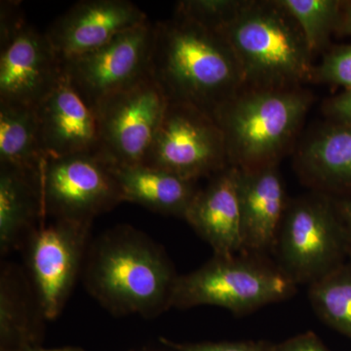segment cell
Instances as JSON below:
<instances>
[{"label":"cell","instance_id":"1","mask_svg":"<svg viewBox=\"0 0 351 351\" xmlns=\"http://www.w3.org/2000/svg\"><path fill=\"white\" fill-rule=\"evenodd\" d=\"M149 75L168 103L188 104L212 117L244 87L225 36L178 16L154 25Z\"/></svg>","mask_w":351,"mask_h":351},{"label":"cell","instance_id":"2","mask_svg":"<svg viewBox=\"0 0 351 351\" xmlns=\"http://www.w3.org/2000/svg\"><path fill=\"white\" fill-rule=\"evenodd\" d=\"M84 282L115 315L156 317L170 308L178 276L165 251L144 232L119 226L86 251Z\"/></svg>","mask_w":351,"mask_h":351},{"label":"cell","instance_id":"3","mask_svg":"<svg viewBox=\"0 0 351 351\" xmlns=\"http://www.w3.org/2000/svg\"><path fill=\"white\" fill-rule=\"evenodd\" d=\"M219 32L237 58L245 88L284 89L314 82L313 52L281 0H245Z\"/></svg>","mask_w":351,"mask_h":351},{"label":"cell","instance_id":"4","mask_svg":"<svg viewBox=\"0 0 351 351\" xmlns=\"http://www.w3.org/2000/svg\"><path fill=\"white\" fill-rule=\"evenodd\" d=\"M313 103L304 87L242 88L213 114L230 166L248 170L279 164L294 147Z\"/></svg>","mask_w":351,"mask_h":351},{"label":"cell","instance_id":"5","mask_svg":"<svg viewBox=\"0 0 351 351\" xmlns=\"http://www.w3.org/2000/svg\"><path fill=\"white\" fill-rule=\"evenodd\" d=\"M295 287L297 284L280 267L258 256H214L199 269L178 277L171 306H219L241 315L288 299L295 294Z\"/></svg>","mask_w":351,"mask_h":351},{"label":"cell","instance_id":"6","mask_svg":"<svg viewBox=\"0 0 351 351\" xmlns=\"http://www.w3.org/2000/svg\"><path fill=\"white\" fill-rule=\"evenodd\" d=\"M276 249L281 270L295 284L311 285L348 260L336 201L314 191L289 201Z\"/></svg>","mask_w":351,"mask_h":351},{"label":"cell","instance_id":"7","mask_svg":"<svg viewBox=\"0 0 351 351\" xmlns=\"http://www.w3.org/2000/svg\"><path fill=\"white\" fill-rule=\"evenodd\" d=\"M31 176L43 218L92 223L123 202L110 165L95 152L44 157Z\"/></svg>","mask_w":351,"mask_h":351},{"label":"cell","instance_id":"8","mask_svg":"<svg viewBox=\"0 0 351 351\" xmlns=\"http://www.w3.org/2000/svg\"><path fill=\"white\" fill-rule=\"evenodd\" d=\"M168 104L151 76L101 100L94 108L98 125L95 154L110 166L142 164Z\"/></svg>","mask_w":351,"mask_h":351},{"label":"cell","instance_id":"9","mask_svg":"<svg viewBox=\"0 0 351 351\" xmlns=\"http://www.w3.org/2000/svg\"><path fill=\"white\" fill-rule=\"evenodd\" d=\"M143 165L197 182L230 166L214 117L188 104L169 103Z\"/></svg>","mask_w":351,"mask_h":351},{"label":"cell","instance_id":"10","mask_svg":"<svg viewBox=\"0 0 351 351\" xmlns=\"http://www.w3.org/2000/svg\"><path fill=\"white\" fill-rule=\"evenodd\" d=\"M92 223L53 219L27 235V263L43 317L63 311L86 255Z\"/></svg>","mask_w":351,"mask_h":351},{"label":"cell","instance_id":"11","mask_svg":"<svg viewBox=\"0 0 351 351\" xmlns=\"http://www.w3.org/2000/svg\"><path fill=\"white\" fill-rule=\"evenodd\" d=\"M154 24L149 20L87 54L62 61L69 84L91 108L149 77Z\"/></svg>","mask_w":351,"mask_h":351},{"label":"cell","instance_id":"12","mask_svg":"<svg viewBox=\"0 0 351 351\" xmlns=\"http://www.w3.org/2000/svg\"><path fill=\"white\" fill-rule=\"evenodd\" d=\"M0 51V104L36 108L63 75L62 60L45 32L27 25Z\"/></svg>","mask_w":351,"mask_h":351},{"label":"cell","instance_id":"13","mask_svg":"<svg viewBox=\"0 0 351 351\" xmlns=\"http://www.w3.org/2000/svg\"><path fill=\"white\" fill-rule=\"evenodd\" d=\"M147 20L128 0H82L60 15L45 34L60 59L66 61L98 49Z\"/></svg>","mask_w":351,"mask_h":351},{"label":"cell","instance_id":"14","mask_svg":"<svg viewBox=\"0 0 351 351\" xmlns=\"http://www.w3.org/2000/svg\"><path fill=\"white\" fill-rule=\"evenodd\" d=\"M44 156L64 157L96 152L98 125L93 108L62 75L36 108Z\"/></svg>","mask_w":351,"mask_h":351},{"label":"cell","instance_id":"15","mask_svg":"<svg viewBox=\"0 0 351 351\" xmlns=\"http://www.w3.org/2000/svg\"><path fill=\"white\" fill-rule=\"evenodd\" d=\"M278 165L239 170L242 254L258 256L276 249L289 202Z\"/></svg>","mask_w":351,"mask_h":351},{"label":"cell","instance_id":"16","mask_svg":"<svg viewBox=\"0 0 351 351\" xmlns=\"http://www.w3.org/2000/svg\"><path fill=\"white\" fill-rule=\"evenodd\" d=\"M239 179V169L232 166L213 176L198 189L184 218L219 257L243 253Z\"/></svg>","mask_w":351,"mask_h":351},{"label":"cell","instance_id":"17","mask_svg":"<svg viewBox=\"0 0 351 351\" xmlns=\"http://www.w3.org/2000/svg\"><path fill=\"white\" fill-rule=\"evenodd\" d=\"M294 167L314 191L351 193V124H328L308 134L295 149Z\"/></svg>","mask_w":351,"mask_h":351},{"label":"cell","instance_id":"18","mask_svg":"<svg viewBox=\"0 0 351 351\" xmlns=\"http://www.w3.org/2000/svg\"><path fill=\"white\" fill-rule=\"evenodd\" d=\"M122 198L156 213L184 218L197 193V182L138 164L110 166Z\"/></svg>","mask_w":351,"mask_h":351},{"label":"cell","instance_id":"19","mask_svg":"<svg viewBox=\"0 0 351 351\" xmlns=\"http://www.w3.org/2000/svg\"><path fill=\"white\" fill-rule=\"evenodd\" d=\"M43 219L40 203L31 173L0 165V250L19 246Z\"/></svg>","mask_w":351,"mask_h":351},{"label":"cell","instance_id":"20","mask_svg":"<svg viewBox=\"0 0 351 351\" xmlns=\"http://www.w3.org/2000/svg\"><path fill=\"white\" fill-rule=\"evenodd\" d=\"M44 157L36 108L0 104V165L32 172Z\"/></svg>","mask_w":351,"mask_h":351},{"label":"cell","instance_id":"21","mask_svg":"<svg viewBox=\"0 0 351 351\" xmlns=\"http://www.w3.org/2000/svg\"><path fill=\"white\" fill-rule=\"evenodd\" d=\"M12 269H3L0 280L1 351H27L36 348L38 325L29 295Z\"/></svg>","mask_w":351,"mask_h":351},{"label":"cell","instance_id":"22","mask_svg":"<svg viewBox=\"0 0 351 351\" xmlns=\"http://www.w3.org/2000/svg\"><path fill=\"white\" fill-rule=\"evenodd\" d=\"M308 295L321 319L351 339V261L311 284Z\"/></svg>","mask_w":351,"mask_h":351},{"label":"cell","instance_id":"23","mask_svg":"<svg viewBox=\"0 0 351 351\" xmlns=\"http://www.w3.org/2000/svg\"><path fill=\"white\" fill-rule=\"evenodd\" d=\"M304 32L313 54L326 47L339 25L341 2L336 0H281Z\"/></svg>","mask_w":351,"mask_h":351},{"label":"cell","instance_id":"24","mask_svg":"<svg viewBox=\"0 0 351 351\" xmlns=\"http://www.w3.org/2000/svg\"><path fill=\"white\" fill-rule=\"evenodd\" d=\"M244 2L245 0H182L177 2L175 16L219 32L234 19Z\"/></svg>","mask_w":351,"mask_h":351},{"label":"cell","instance_id":"25","mask_svg":"<svg viewBox=\"0 0 351 351\" xmlns=\"http://www.w3.org/2000/svg\"><path fill=\"white\" fill-rule=\"evenodd\" d=\"M314 82L332 83L351 89V45L336 48L323 58L314 71Z\"/></svg>","mask_w":351,"mask_h":351},{"label":"cell","instance_id":"26","mask_svg":"<svg viewBox=\"0 0 351 351\" xmlns=\"http://www.w3.org/2000/svg\"><path fill=\"white\" fill-rule=\"evenodd\" d=\"M27 25L20 1L0 2V50L12 43Z\"/></svg>","mask_w":351,"mask_h":351},{"label":"cell","instance_id":"27","mask_svg":"<svg viewBox=\"0 0 351 351\" xmlns=\"http://www.w3.org/2000/svg\"><path fill=\"white\" fill-rule=\"evenodd\" d=\"M167 346H173L178 351H269L270 343L265 341H221V343H172L165 341Z\"/></svg>","mask_w":351,"mask_h":351},{"label":"cell","instance_id":"28","mask_svg":"<svg viewBox=\"0 0 351 351\" xmlns=\"http://www.w3.org/2000/svg\"><path fill=\"white\" fill-rule=\"evenodd\" d=\"M269 351H330L313 332L299 335L278 345H271Z\"/></svg>","mask_w":351,"mask_h":351},{"label":"cell","instance_id":"29","mask_svg":"<svg viewBox=\"0 0 351 351\" xmlns=\"http://www.w3.org/2000/svg\"><path fill=\"white\" fill-rule=\"evenodd\" d=\"M323 110L341 123L351 124V89L330 99L323 106Z\"/></svg>","mask_w":351,"mask_h":351},{"label":"cell","instance_id":"30","mask_svg":"<svg viewBox=\"0 0 351 351\" xmlns=\"http://www.w3.org/2000/svg\"><path fill=\"white\" fill-rule=\"evenodd\" d=\"M337 208L343 228H345L346 242H348V260L351 261V199L336 201Z\"/></svg>","mask_w":351,"mask_h":351},{"label":"cell","instance_id":"31","mask_svg":"<svg viewBox=\"0 0 351 351\" xmlns=\"http://www.w3.org/2000/svg\"><path fill=\"white\" fill-rule=\"evenodd\" d=\"M338 27H343L345 32L351 36V4L346 7L343 16H339Z\"/></svg>","mask_w":351,"mask_h":351},{"label":"cell","instance_id":"32","mask_svg":"<svg viewBox=\"0 0 351 351\" xmlns=\"http://www.w3.org/2000/svg\"><path fill=\"white\" fill-rule=\"evenodd\" d=\"M27 351H83L82 350H80V348H51V350H45V348H32V350H27Z\"/></svg>","mask_w":351,"mask_h":351}]
</instances>
